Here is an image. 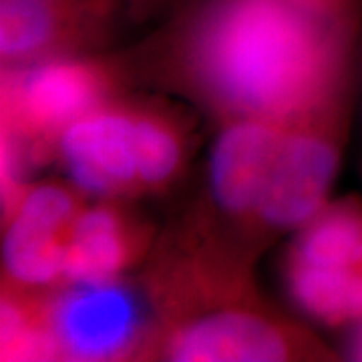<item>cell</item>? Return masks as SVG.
Wrapping results in <instances>:
<instances>
[{"instance_id": "1", "label": "cell", "mask_w": 362, "mask_h": 362, "mask_svg": "<svg viewBox=\"0 0 362 362\" xmlns=\"http://www.w3.org/2000/svg\"><path fill=\"white\" fill-rule=\"evenodd\" d=\"M171 69L221 121H294L354 89L358 26L286 0H181Z\"/></svg>"}, {"instance_id": "2", "label": "cell", "mask_w": 362, "mask_h": 362, "mask_svg": "<svg viewBox=\"0 0 362 362\" xmlns=\"http://www.w3.org/2000/svg\"><path fill=\"white\" fill-rule=\"evenodd\" d=\"M151 280L156 326L141 358L171 362L332 361L308 330L262 306L250 272L169 254Z\"/></svg>"}, {"instance_id": "3", "label": "cell", "mask_w": 362, "mask_h": 362, "mask_svg": "<svg viewBox=\"0 0 362 362\" xmlns=\"http://www.w3.org/2000/svg\"><path fill=\"white\" fill-rule=\"evenodd\" d=\"M284 284L300 310L330 326L362 322V197L328 202L294 233Z\"/></svg>"}, {"instance_id": "4", "label": "cell", "mask_w": 362, "mask_h": 362, "mask_svg": "<svg viewBox=\"0 0 362 362\" xmlns=\"http://www.w3.org/2000/svg\"><path fill=\"white\" fill-rule=\"evenodd\" d=\"M115 97V73L83 54L2 66V135L28 157L52 153L57 137Z\"/></svg>"}, {"instance_id": "5", "label": "cell", "mask_w": 362, "mask_h": 362, "mask_svg": "<svg viewBox=\"0 0 362 362\" xmlns=\"http://www.w3.org/2000/svg\"><path fill=\"white\" fill-rule=\"evenodd\" d=\"M49 310L57 361L141 358L153 330L137 290L121 280L57 286Z\"/></svg>"}, {"instance_id": "6", "label": "cell", "mask_w": 362, "mask_h": 362, "mask_svg": "<svg viewBox=\"0 0 362 362\" xmlns=\"http://www.w3.org/2000/svg\"><path fill=\"white\" fill-rule=\"evenodd\" d=\"M137 105L113 97L78 117L57 137L52 156L83 195L97 199L141 195Z\"/></svg>"}, {"instance_id": "7", "label": "cell", "mask_w": 362, "mask_h": 362, "mask_svg": "<svg viewBox=\"0 0 362 362\" xmlns=\"http://www.w3.org/2000/svg\"><path fill=\"white\" fill-rule=\"evenodd\" d=\"M83 206V194L71 183H28L4 214L2 284L28 290L65 284L66 247Z\"/></svg>"}, {"instance_id": "8", "label": "cell", "mask_w": 362, "mask_h": 362, "mask_svg": "<svg viewBox=\"0 0 362 362\" xmlns=\"http://www.w3.org/2000/svg\"><path fill=\"white\" fill-rule=\"evenodd\" d=\"M117 0H0L2 66L83 54L111 35Z\"/></svg>"}, {"instance_id": "9", "label": "cell", "mask_w": 362, "mask_h": 362, "mask_svg": "<svg viewBox=\"0 0 362 362\" xmlns=\"http://www.w3.org/2000/svg\"><path fill=\"white\" fill-rule=\"evenodd\" d=\"M125 199H99L78 211L65 258V284L115 282L151 246V228Z\"/></svg>"}, {"instance_id": "10", "label": "cell", "mask_w": 362, "mask_h": 362, "mask_svg": "<svg viewBox=\"0 0 362 362\" xmlns=\"http://www.w3.org/2000/svg\"><path fill=\"white\" fill-rule=\"evenodd\" d=\"M51 290H28L2 284V361H57L49 310Z\"/></svg>"}, {"instance_id": "11", "label": "cell", "mask_w": 362, "mask_h": 362, "mask_svg": "<svg viewBox=\"0 0 362 362\" xmlns=\"http://www.w3.org/2000/svg\"><path fill=\"white\" fill-rule=\"evenodd\" d=\"M286 2L337 25H361L362 0H286Z\"/></svg>"}, {"instance_id": "12", "label": "cell", "mask_w": 362, "mask_h": 362, "mask_svg": "<svg viewBox=\"0 0 362 362\" xmlns=\"http://www.w3.org/2000/svg\"><path fill=\"white\" fill-rule=\"evenodd\" d=\"M123 13L133 18H147L163 11H175L181 0H117Z\"/></svg>"}, {"instance_id": "13", "label": "cell", "mask_w": 362, "mask_h": 362, "mask_svg": "<svg viewBox=\"0 0 362 362\" xmlns=\"http://www.w3.org/2000/svg\"><path fill=\"white\" fill-rule=\"evenodd\" d=\"M350 354H352L354 361H362V322L356 324V334H354V340H352Z\"/></svg>"}, {"instance_id": "14", "label": "cell", "mask_w": 362, "mask_h": 362, "mask_svg": "<svg viewBox=\"0 0 362 362\" xmlns=\"http://www.w3.org/2000/svg\"><path fill=\"white\" fill-rule=\"evenodd\" d=\"M358 73H361V89H362V18L358 26Z\"/></svg>"}]
</instances>
